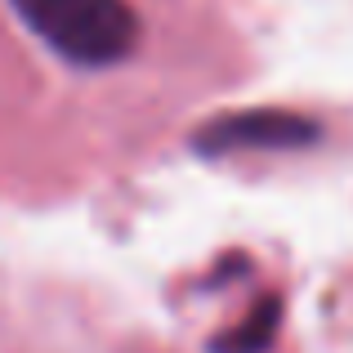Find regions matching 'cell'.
<instances>
[{"label":"cell","instance_id":"6da1fadb","mask_svg":"<svg viewBox=\"0 0 353 353\" xmlns=\"http://www.w3.org/2000/svg\"><path fill=\"white\" fill-rule=\"evenodd\" d=\"M23 23L81 68H108L139 41V18L125 0H14Z\"/></svg>","mask_w":353,"mask_h":353},{"label":"cell","instance_id":"7a4b0ae2","mask_svg":"<svg viewBox=\"0 0 353 353\" xmlns=\"http://www.w3.org/2000/svg\"><path fill=\"white\" fill-rule=\"evenodd\" d=\"M318 121L309 117H295V112H233V117H219L210 125L197 130L192 148L197 152H237V148H304V143H318Z\"/></svg>","mask_w":353,"mask_h":353},{"label":"cell","instance_id":"3957f363","mask_svg":"<svg viewBox=\"0 0 353 353\" xmlns=\"http://www.w3.org/2000/svg\"><path fill=\"white\" fill-rule=\"evenodd\" d=\"M277 327H282V295H264L241 327L210 340V353H268V345L277 340Z\"/></svg>","mask_w":353,"mask_h":353}]
</instances>
